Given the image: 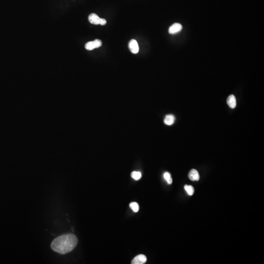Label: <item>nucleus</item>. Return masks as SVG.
I'll list each match as a JSON object with an SVG mask.
<instances>
[{"label":"nucleus","mask_w":264,"mask_h":264,"mask_svg":"<svg viewBox=\"0 0 264 264\" xmlns=\"http://www.w3.org/2000/svg\"><path fill=\"white\" fill-rule=\"evenodd\" d=\"M78 239L72 233L62 235L53 241L51 247L54 252L61 254H65L73 250L76 247Z\"/></svg>","instance_id":"nucleus-1"},{"label":"nucleus","mask_w":264,"mask_h":264,"mask_svg":"<svg viewBox=\"0 0 264 264\" xmlns=\"http://www.w3.org/2000/svg\"><path fill=\"white\" fill-rule=\"evenodd\" d=\"M89 21L91 23L94 25H100L104 26L107 23V21L104 19L99 18L95 13H91L89 16Z\"/></svg>","instance_id":"nucleus-2"},{"label":"nucleus","mask_w":264,"mask_h":264,"mask_svg":"<svg viewBox=\"0 0 264 264\" xmlns=\"http://www.w3.org/2000/svg\"><path fill=\"white\" fill-rule=\"evenodd\" d=\"M102 46V42L99 39H96L94 41L89 42L85 45V48L88 51H92L96 48H98Z\"/></svg>","instance_id":"nucleus-3"},{"label":"nucleus","mask_w":264,"mask_h":264,"mask_svg":"<svg viewBox=\"0 0 264 264\" xmlns=\"http://www.w3.org/2000/svg\"><path fill=\"white\" fill-rule=\"evenodd\" d=\"M129 48L132 53L137 54L139 51V46L138 42L134 39H132L129 43Z\"/></svg>","instance_id":"nucleus-4"},{"label":"nucleus","mask_w":264,"mask_h":264,"mask_svg":"<svg viewBox=\"0 0 264 264\" xmlns=\"http://www.w3.org/2000/svg\"><path fill=\"white\" fill-rule=\"evenodd\" d=\"M182 29V26L179 23H175L172 25L169 28V33L170 34H176L181 31Z\"/></svg>","instance_id":"nucleus-5"},{"label":"nucleus","mask_w":264,"mask_h":264,"mask_svg":"<svg viewBox=\"0 0 264 264\" xmlns=\"http://www.w3.org/2000/svg\"><path fill=\"white\" fill-rule=\"evenodd\" d=\"M146 261V257L145 255L139 254L134 258L131 263L132 264H145Z\"/></svg>","instance_id":"nucleus-6"},{"label":"nucleus","mask_w":264,"mask_h":264,"mask_svg":"<svg viewBox=\"0 0 264 264\" xmlns=\"http://www.w3.org/2000/svg\"><path fill=\"white\" fill-rule=\"evenodd\" d=\"M188 177L191 181H198L200 179L199 174L196 169H192L189 173Z\"/></svg>","instance_id":"nucleus-7"},{"label":"nucleus","mask_w":264,"mask_h":264,"mask_svg":"<svg viewBox=\"0 0 264 264\" xmlns=\"http://www.w3.org/2000/svg\"><path fill=\"white\" fill-rule=\"evenodd\" d=\"M227 103L231 108H235L236 106V99L235 96L231 94L227 99Z\"/></svg>","instance_id":"nucleus-8"},{"label":"nucleus","mask_w":264,"mask_h":264,"mask_svg":"<svg viewBox=\"0 0 264 264\" xmlns=\"http://www.w3.org/2000/svg\"><path fill=\"white\" fill-rule=\"evenodd\" d=\"M175 118L174 116L172 114H169L165 116V119L164 120V122L166 125H171L175 122Z\"/></svg>","instance_id":"nucleus-9"},{"label":"nucleus","mask_w":264,"mask_h":264,"mask_svg":"<svg viewBox=\"0 0 264 264\" xmlns=\"http://www.w3.org/2000/svg\"><path fill=\"white\" fill-rule=\"evenodd\" d=\"M131 177L134 179L138 181L141 178V174L140 172L134 171L131 173Z\"/></svg>","instance_id":"nucleus-10"},{"label":"nucleus","mask_w":264,"mask_h":264,"mask_svg":"<svg viewBox=\"0 0 264 264\" xmlns=\"http://www.w3.org/2000/svg\"><path fill=\"white\" fill-rule=\"evenodd\" d=\"M184 188L186 190V191L187 192V193H188L189 195L192 196L194 194V189L193 188V186H192L191 185H185Z\"/></svg>","instance_id":"nucleus-11"},{"label":"nucleus","mask_w":264,"mask_h":264,"mask_svg":"<svg viewBox=\"0 0 264 264\" xmlns=\"http://www.w3.org/2000/svg\"><path fill=\"white\" fill-rule=\"evenodd\" d=\"M130 207L134 212H138L139 210V205L137 202H131L130 204Z\"/></svg>","instance_id":"nucleus-12"},{"label":"nucleus","mask_w":264,"mask_h":264,"mask_svg":"<svg viewBox=\"0 0 264 264\" xmlns=\"http://www.w3.org/2000/svg\"><path fill=\"white\" fill-rule=\"evenodd\" d=\"M164 178L165 179V180L166 181L168 184H171L172 183V179L171 177V175L169 172H165L164 174Z\"/></svg>","instance_id":"nucleus-13"}]
</instances>
